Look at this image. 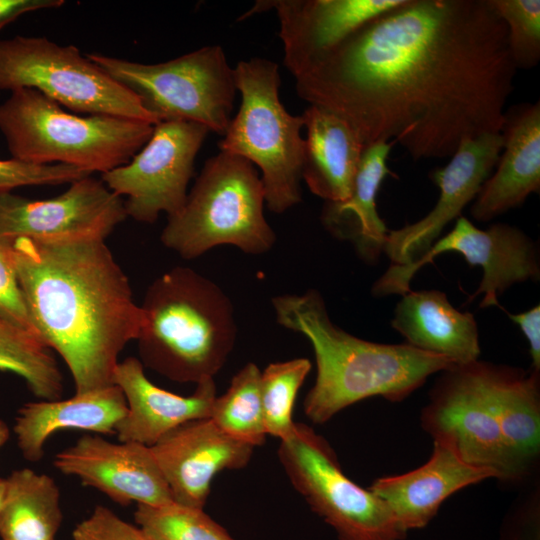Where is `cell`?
Masks as SVG:
<instances>
[{
  "mask_svg": "<svg viewBox=\"0 0 540 540\" xmlns=\"http://www.w3.org/2000/svg\"><path fill=\"white\" fill-rule=\"evenodd\" d=\"M516 71L490 0H404L294 78L364 146L394 141L416 161L500 133Z\"/></svg>",
  "mask_w": 540,
  "mask_h": 540,
  "instance_id": "obj_1",
  "label": "cell"
},
{
  "mask_svg": "<svg viewBox=\"0 0 540 540\" xmlns=\"http://www.w3.org/2000/svg\"><path fill=\"white\" fill-rule=\"evenodd\" d=\"M19 285L35 332L64 360L75 393L114 385L120 353L136 340L143 312L101 239H14Z\"/></svg>",
  "mask_w": 540,
  "mask_h": 540,
  "instance_id": "obj_2",
  "label": "cell"
},
{
  "mask_svg": "<svg viewBox=\"0 0 540 540\" xmlns=\"http://www.w3.org/2000/svg\"><path fill=\"white\" fill-rule=\"evenodd\" d=\"M272 306L277 323L304 335L313 347L317 374L303 410L315 424H324L369 397L399 402L433 373L457 365L407 343L381 344L355 337L331 321L315 289L275 296Z\"/></svg>",
  "mask_w": 540,
  "mask_h": 540,
  "instance_id": "obj_3",
  "label": "cell"
},
{
  "mask_svg": "<svg viewBox=\"0 0 540 540\" xmlns=\"http://www.w3.org/2000/svg\"><path fill=\"white\" fill-rule=\"evenodd\" d=\"M140 307L143 366L178 383L214 379L237 338L233 304L216 283L177 266L149 285Z\"/></svg>",
  "mask_w": 540,
  "mask_h": 540,
  "instance_id": "obj_4",
  "label": "cell"
},
{
  "mask_svg": "<svg viewBox=\"0 0 540 540\" xmlns=\"http://www.w3.org/2000/svg\"><path fill=\"white\" fill-rule=\"evenodd\" d=\"M154 125L136 119L78 116L32 88L11 91L0 104V132L13 159L65 164L101 174L128 163Z\"/></svg>",
  "mask_w": 540,
  "mask_h": 540,
  "instance_id": "obj_5",
  "label": "cell"
},
{
  "mask_svg": "<svg viewBox=\"0 0 540 540\" xmlns=\"http://www.w3.org/2000/svg\"><path fill=\"white\" fill-rule=\"evenodd\" d=\"M264 204V187L254 165L220 151L205 162L181 211L168 217L161 242L184 259L221 245L264 254L276 241Z\"/></svg>",
  "mask_w": 540,
  "mask_h": 540,
  "instance_id": "obj_6",
  "label": "cell"
},
{
  "mask_svg": "<svg viewBox=\"0 0 540 540\" xmlns=\"http://www.w3.org/2000/svg\"><path fill=\"white\" fill-rule=\"evenodd\" d=\"M234 77L241 104L219 143L220 151L256 165L265 204L273 213H284L302 200L303 116L290 114L281 103L275 62L257 57L240 61Z\"/></svg>",
  "mask_w": 540,
  "mask_h": 540,
  "instance_id": "obj_7",
  "label": "cell"
},
{
  "mask_svg": "<svg viewBox=\"0 0 540 540\" xmlns=\"http://www.w3.org/2000/svg\"><path fill=\"white\" fill-rule=\"evenodd\" d=\"M86 57L135 94L158 122H194L210 132L225 134L237 88L234 69L221 46H205L158 64L100 53H88Z\"/></svg>",
  "mask_w": 540,
  "mask_h": 540,
  "instance_id": "obj_8",
  "label": "cell"
},
{
  "mask_svg": "<svg viewBox=\"0 0 540 540\" xmlns=\"http://www.w3.org/2000/svg\"><path fill=\"white\" fill-rule=\"evenodd\" d=\"M32 88L74 112L159 123L139 98L74 45L44 36L0 40V90Z\"/></svg>",
  "mask_w": 540,
  "mask_h": 540,
  "instance_id": "obj_9",
  "label": "cell"
},
{
  "mask_svg": "<svg viewBox=\"0 0 540 540\" xmlns=\"http://www.w3.org/2000/svg\"><path fill=\"white\" fill-rule=\"evenodd\" d=\"M277 455L293 488L339 540L405 539L390 507L345 475L329 442L312 427L295 422Z\"/></svg>",
  "mask_w": 540,
  "mask_h": 540,
  "instance_id": "obj_10",
  "label": "cell"
},
{
  "mask_svg": "<svg viewBox=\"0 0 540 540\" xmlns=\"http://www.w3.org/2000/svg\"><path fill=\"white\" fill-rule=\"evenodd\" d=\"M421 422L433 441L449 444L468 464L496 479L521 478L507 450L490 385V363L476 360L443 371Z\"/></svg>",
  "mask_w": 540,
  "mask_h": 540,
  "instance_id": "obj_11",
  "label": "cell"
},
{
  "mask_svg": "<svg viewBox=\"0 0 540 540\" xmlns=\"http://www.w3.org/2000/svg\"><path fill=\"white\" fill-rule=\"evenodd\" d=\"M209 132L194 122H159L131 160L103 173L101 180L126 196L127 217L137 222L152 224L162 212L176 215L185 205L194 161Z\"/></svg>",
  "mask_w": 540,
  "mask_h": 540,
  "instance_id": "obj_12",
  "label": "cell"
},
{
  "mask_svg": "<svg viewBox=\"0 0 540 540\" xmlns=\"http://www.w3.org/2000/svg\"><path fill=\"white\" fill-rule=\"evenodd\" d=\"M445 252L460 253L470 265H479L483 269V278L473 296L483 294L481 308L499 306V295L511 285L539 278L536 246L523 231L504 223L481 230L460 216L454 228L437 239L418 260L406 265H391L374 284L373 294L407 293L415 273Z\"/></svg>",
  "mask_w": 540,
  "mask_h": 540,
  "instance_id": "obj_13",
  "label": "cell"
},
{
  "mask_svg": "<svg viewBox=\"0 0 540 540\" xmlns=\"http://www.w3.org/2000/svg\"><path fill=\"white\" fill-rule=\"evenodd\" d=\"M126 218L122 198L91 175L71 182L65 192L45 200L0 193V236L12 239L105 240Z\"/></svg>",
  "mask_w": 540,
  "mask_h": 540,
  "instance_id": "obj_14",
  "label": "cell"
},
{
  "mask_svg": "<svg viewBox=\"0 0 540 540\" xmlns=\"http://www.w3.org/2000/svg\"><path fill=\"white\" fill-rule=\"evenodd\" d=\"M503 147L500 133H487L465 139L447 165L430 172L439 189L433 209L419 221L389 230L383 252L392 265H406L423 256L444 227L461 216L492 174Z\"/></svg>",
  "mask_w": 540,
  "mask_h": 540,
  "instance_id": "obj_15",
  "label": "cell"
},
{
  "mask_svg": "<svg viewBox=\"0 0 540 540\" xmlns=\"http://www.w3.org/2000/svg\"><path fill=\"white\" fill-rule=\"evenodd\" d=\"M53 464L122 506L174 502L151 448L138 442L113 443L84 435L57 453Z\"/></svg>",
  "mask_w": 540,
  "mask_h": 540,
  "instance_id": "obj_16",
  "label": "cell"
},
{
  "mask_svg": "<svg viewBox=\"0 0 540 540\" xmlns=\"http://www.w3.org/2000/svg\"><path fill=\"white\" fill-rule=\"evenodd\" d=\"M173 501L204 509L211 482L223 470L246 467L254 447L222 431L210 418L187 421L150 446Z\"/></svg>",
  "mask_w": 540,
  "mask_h": 540,
  "instance_id": "obj_17",
  "label": "cell"
},
{
  "mask_svg": "<svg viewBox=\"0 0 540 540\" xmlns=\"http://www.w3.org/2000/svg\"><path fill=\"white\" fill-rule=\"evenodd\" d=\"M404 0L257 1L242 18L273 9L278 17L284 64L296 77L312 61L334 48L373 18Z\"/></svg>",
  "mask_w": 540,
  "mask_h": 540,
  "instance_id": "obj_18",
  "label": "cell"
},
{
  "mask_svg": "<svg viewBox=\"0 0 540 540\" xmlns=\"http://www.w3.org/2000/svg\"><path fill=\"white\" fill-rule=\"evenodd\" d=\"M127 403L125 416L114 433L120 442L152 446L175 427L195 419L210 418L217 396L214 379L196 384L190 396H180L154 385L138 358L119 361L113 377Z\"/></svg>",
  "mask_w": 540,
  "mask_h": 540,
  "instance_id": "obj_19",
  "label": "cell"
},
{
  "mask_svg": "<svg viewBox=\"0 0 540 540\" xmlns=\"http://www.w3.org/2000/svg\"><path fill=\"white\" fill-rule=\"evenodd\" d=\"M500 134L503 153L470 208L472 217L481 222L519 207L531 193H539L540 102L505 110Z\"/></svg>",
  "mask_w": 540,
  "mask_h": 540,
  "instance_id": "obj_20",
  "label": "cell"
},
{
  "mask_svg": "<svg viewBox=\"0 0 540 540\" xmlns=\"http://www.w3.org/2000/svg\"><path fill=\"white\" fill-rule=\"evenodd\" d=\"M433 442L425 464L401 475L378 478L368 488L390 507L406 533L426 527L453 493L496 478L493 472L466 463L449 444Z\"/></svg>",
  "mask_w": 540,
  "mask_h": 540,
  "instance_id": "obj_21",
  "label": "cell"
},
{
  "mask_svg": "<svg viewBox=\"0 0 540 540\" xmlns=\"http://www.w3.org/2000/svg\"><path fill=\"white\" fill-rule=\"evenodd\" d=\"M127 403L117 385L76 394L68 399L39 400L24 404L13 427L23 457L38 462L48 438L57 431L76 429L113 434L125 416Z\"/></svg>",
  "mask_w": 540,
  "mask_h": 540,
  "instance_id": "obj_22",
  "label": "cell"
},
{
  "mask_svg": "<svg viewBox=\"0 0 540 540\" xmlns=\"http://www.w3.org/2000/svg\"><path fill=\"white\" fill-rule=\"evenodd\" d=\"M391 325L407 344L457 365L474 362L481 353L474 316L454 308L441 291L410 290L403 294Z\"/></svg>",
  "mask_w": 540,
  "mask_h": 540,
  "instance_id": "obj_23",
  "label": "cell"
},
{
  "mask_svg": "<svg viewBox=\"0 0 540 540\" xmlns=\"http://www.w3.org/2000/svg\"><path fill=\"white\" fill-rule=\"evenodd\" d=\"M306 139L302 178L326 202H340L351 193L364 144L336 114L310 105L302 114Z\"/></svg>",
  "mask_w": 540,
  "mask_h": 540,
  "instance_id": "obj_24",
  "label": "cell"
},
{
  "mask_svg": "<svg viewBox=\"0 0 540 540\" xmlns=\"http://www.w3.org/2000/svg\"><path fill=\"white\" fill-rule=\"evenodd\" d=\"M396 143L376 142L364 147L350 195L340 202H326L321 219L335 237L353 243L368 262L377 261L389 230L377 211L381 183L393 172L387 158Z\"/></svg>",
  "mask_w": 540,
  "mask_h": 540,
  "instance_id": "obj_25",
  "label": "cell"
},
{
  "mask_svg": "<svg viewBox=\"0 0 540 540\" xmlns=\"http://www.w3.org/2000/svg\"><path fill=\"white\" fill-rule=\"evenodd\" d=\"M490 385L507 450L522 478L540 450L539 373L490 364Z\"/></svg>",
  "mask_w": 540,
  "mask_h": 540,
  "instance_id": "obj_26",
  "label": "cell"
},
{
  "mask_svg": "<svg viewBox=\"0 0 540 540\" xmlns=\"http://www.w3.org/2000/svg\"><path fill=\"white\" fill-rule=\"evenodd\" d=\"M5 479L1 540H55L63 514L54 479L30 468L14 470Z\"/></svg>",
  "mask_w": 540,
  "mask_h": 540,
  "instance_id": "obj_27",
  "label": "cell"
},
{
  "mask_svg": "<svg viewBox=\"0 0 540 540\" xmlns=\"http://www.w3.org/2000/svg\"><path fill=\"white\" fill-rule=\"evenodd\" d=\"M0 370L22 377L41 400L60 399L63 393V376L49 346L1 314Z\"/></svg>",
  "mask_w": 540,
  "mask_h": 540,
  "instance_id": "obj_28",
  "label": "cell"
},
{
  "mask_svg": "<svg viewBox=\"0 0 540 540\" xmlns=\"http://www.w3.org/2000/svg\"><path fill=\"white\" fill-rule=\"evenodd\" d=\"M261 371L255 363L245 364L231 379L226 392L216 396L210 419L225 433L251 446L266 441L261 394Z\"/></svg>",
  "mask_w": 540,
  "mask_h": 540,
  "instance_id": "obj_29",
  "label": "cell"
},
{
  "mask_svg": "<svg viewBox=\"0 0 540 540\" xmlns=\"http://www.w3.org/2000/svg\"><path fill=\"white\" fill-rule=\"evenodd\" d=\"M310 369L307 358H295L270 363L261 371L260 394L267 435L281 441L292 434L295 400Z\"/></svg>",
  "mask_w": 540,
  "mask_h": 540,
  "instance_id": "obj_30",
  "label": "cell"
},
{
  "mask_svg": "<svg viewBox=\"0 0 540 540\" xmlns=\"http://www.w3.org/2000/svg\"><path fill=\"white\" fill-rule=\"evenodd\" d=\"M134 520L151 540H235L204 509L176 502L137 504Z\"/></svg>",
  "mask_w": 540,
  "mask_h": 540,
  "instance_id": "obj_31",
  "label": "cell"
},
{
  "mask_svg": "<svg viewBox=\"0 0 540 540\" xmlns=\"http://www.w3.org/2000/svg\"><path fill=\"white\" fill-rule=\"evenodd\" d=\"M507 28V42L516 69H531L540 61V1L490 0Z\"/></svg>",
  "mask_w": 540,
  "mask_h": 540,
  "instance_id": "obj_32",
  "label": "cell"
},
{
  "mask_svg": "<svg viewBox=\"0 0 540 540\" xmlns=\"http://www.w3.org/2000/svg\"><path fill=\"white\" fill-rule=\"evenodd\" d=\"M88 175L91 174L65 164L37 165L13 158L0 160V193L21 186L70 184Z\"/></svg>",
  "mask_w": 540,
  "mask_h": 540,
  "instance_id": "obj_33",
  "label": "cell"
},
{
  "mask_svg": "<svg viewBox=\"0 0 540 540\" xmlns=\"http://www.w3.org/2000/svg\"><path fill=\"white\" fill-rule=\"evenodd\" d=\"M13 243L14 239L0 236V314L37 334L19 285Z\"/></svg>",
  "mask_w": 540,
  "mask_h": 540,
  "instance_id": "obj_34",
  "label": "cell"
},
{
  "mask_svg": "<svg viewBox=\"0 0 540 540\" xmlns=\"http://www.w3.org/2000/svg\"><path fill=\"white\" fill-rule=\"evenodd\" d=\"M73 540H151L111 509L98 505L91 514L76 525Z\"/></svg>",
  "mask_w": 540,
  "mask_h": 540,
  "instance_id": "obj_35",
  "label": "cell"
},
{
  "mask_svg": "<svg viewBox=\"0 0 540 540\" xmlns=\"http://www.w3.org/2000/svg\"><path fill=\"white\" fill-rule=\"evenodd\" d=\"M511 320L517 323L529 343L533 371L540 369V307L539 305L519 314H509Z\"/></svg>",
  "mask_w": 540,
  "mask_h": 540,
  "instance_id": "obj_36",
  "label": "cell"
},
{
  "mask_svg": "<svg viewBox=\"0 0 540 540\" xmlns=\"http://www.w3.org/2000/svg\"><path fill=\"white\" fill-rule=\"evenodd\" d=\"M64 3V0H0V29L26 13L59 8Z\"/></svg>",
  "mask_w": 540,
  "mask_h": 540,
  "instance_id": "obj_37",
  "label": "cell"
},
{
  "mask_svg": "<svg viewBox=\"0 0 540 540\" xmlns=\"http://www.w3.org/2000/svg\"><path fill=\"white\" fill-rule=\"evenodd\" d=\"M10 436V429L8 425L0 419V448L5 445Z\"/></svg>",
  "mask_w": 540,
  "mask_h": 540,
  "instance_id": "obj_38",
  "label": "cell"
},
{
  "mask_svg": "<svg viewBox=\"0 0 540 540\" xmlns=\"http://www.w3.org/2000/svg\"><path fill=\"white\" fill-rule=\"evenodd\" d=\"M5 489H6V479L0 478V506L4 498Z\"/></svg>",
  "mask_w": 540,
  "mask_h": 540,
  "instance_id": "obj_39",
  "label": "cell"
}]
</instances>
